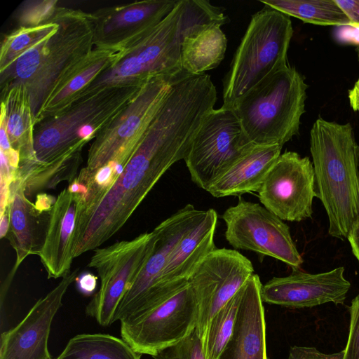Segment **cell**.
<instances>
[{"mask_svg":"<svg viewBox=\"0 0 359 359\" xmlns=\"http://www.w3.org/2000/svg\"><path fill=\"white\" fill-rule=\"evenodd\" d=\"M191 142L179 122L155 117L114 184L90 209L76 216L74 257L97 248L117 233L162 175L184 159Z\"/></svg>","mask_w":359,"mask_h":359,"instance_id":"obj_1","label":"cell"},{"mask_svg":"<svg viewBox=\"0 0 359 359\" xmlns=\"http://www.w3.org/2000/svg\"><path fill=\"white\" fill-rule=\"evenodd\" d=\"M228 22L223 8L206 0H180L146 36L121 50L119 59L96 78L76 99L103 88L142 86L159 76L185 72L180 50L184 37L199 26Z\"/></svg>","mask_w":359,"mask_h":359,"instance_id":"obj_2","label":"cell"},{"mask_svg":"<svg viewBox=\"0 0 359 359\" xmlns=\"http://www.w3.org/2000/svg\"><path fill=\"white\" fill-rule=\"evenodd\" d=\"M310 151L328 233L344 240L359 214V146L351 125L318 118L310 132Z\"/></svg>","mask_w":359,"mask_h":359,"instance_id":"obj_3","label":"cell"},{"mask_svg":"<svg viewBox=\"0 0 359 359\" xmlns=\"http://www.w3.org/2000/svg\"><path fill=\"white\" fill-rule=\"evenodd\" d=\"M53 18L57 30L0 73L1 90L17 84L26 87L34 118L60 76L94 46L89 13L58 6Z\"/></svg>","mask_w":359,"mask_h":359,"instance_id":"obj_4","label":"cell"},{"mask_svg":"<svg viewBox=\"0 0 359 359\" xmlns=\"http://www.w3.org/2000/svg\"><path fill=\"white\" fill-rule=\"evenodd\" d=\"M307 88L302 75L287 65L244 95L232 109L249 142L283 147L297 135Z\"/></svg>","mask_w":359,"mask_h":359,"instance_id":"obj_5","label":"cell"},{"mask_svg":"<svg viewBox=\"0 0 359 359\" xmlns=\"http://www.w3.org/2000/svg\"><path fill=\"white\" fill-rule=\"evenodd\" d=\"M290 16L264 6L255 13L223 81V105L233 108L250 90L287 65Z\"/></svg>","mask_w":359,"mask_h":359,"instance_id":"obj_6","label":"cell"},{"mask_svg":"<svg viewBox=\"0 0 359 359\" xmlns=\"http://www.w3.org/2000/svg\"><path fill=\"white\" fill-rule=\"evenodd\" d=\"M186 72L159 76L142 84L126 107L96 136L82 171L91 174L109 163L124 169L172 86Z\"/></svg>","mask_w":359,"mask_h":359,"instance_id":"obj_7","label":"cell"},{"mask_svg":"<svg viewBox=\"0 0 359 359\" xmlns=\"http://www.w3.org/2000/svg\"><path fill=\"white\" fill-rule=\"evenodd\" d=\"M254 146L232 108L212 109L195 134L184 161L191 180L208 189Z\"/></svg>","mask_w":359,"mask_h":359,"instance_id":"obj_8","label":"cell"},{"mask_svg":"<svg viewBox=\"0 0 359 359\" xmlns=\"http://www.w3.org/2000/svg\"><path fill=\"white\" fill-rule=\"evenodd\" d=\"M155 240L152 231L94 250L88 266L96 269L100 286L86 307L87 316L102 326L114 323L116 309L150 257Z\"/></svg>","mask_w":359,"mask_h":359,"instance_id":"obj_9","label":"cell"},{"mask_svg":"<svg viewBox=\"0 0 359 359\" xmlns=\"http://www.w3.org/2000/svg\"><path fill=\"white\" fill-rule=\"evenodd\" d=\"M198 318L197 300L188 283L150 310L121 320V335L136 352L153 356L190 334Z\"/></svg>","mask_w":359,"mask_h":359,"instance_id":"obj_10","label":"cell"},{"mask_svg":"<svg viewBox=\"0 0 359 359\" xmlns=\"http://www.w3.org/2000/svg\"><path fill=\"white\" fill-rule=\"evenodd\" d=\"M222 217L226 224V239L235 249L275 258L294 271L303 264L289 226L264 206L240 199Z\"/></svg>","mask_w":359,"mask_h":359,"instance_id":"obj_11","label":"cell"},{"mask_svg":"<svg viewBox=\"0 0 359 359\" xmlns=\"http://www.w3.org/2000/svg\"><path fill=\"white\" fill-rule=\"evenodd\" d=\"M203 212L187 204L153 230L156 238L153 251L124 294L116 309L114 323L140 315L162 302L159 298V285L170 254Z\"/></svg>","mask_w":359,"mask_h":359,"instance_id":"obj_12","label":"cell"},{"mask_svg":"<svg viewBox=\"0 0 359 359\" xmlns=\"http://www.w3.org/2000/svg\"><path fill=\"white\" fill-rule=\"evenodd\" d=\"M252 274L251 261L226 248H215L196 268L189 283L198 303L196 328L202 342L212 317Z\"/></svg>","mask_w":359,"mask_h":359,"instance_id":"obj_13","label":"cell"},{"mask_svg":"<svg viewBox=\"0 0 359 359\" xmlns=\"http://www.w3.org/2000/svg\"><path fill=\"white\" fill-rule=\"evenodd\" d=\"M258 196L262 205L283 221L311 217L316 193L309 158L294 151L280 154L267 172Z\"/></svg>","mask_w":359,"mask_h":359,"instance_id":"obj_14","label":"cell"},{"mask_svg":"<svg viewBox=\"0 0 359 359\" xmlns=\"http://www.w3.org/2000/svg\"><path fill=\"white\" fill-rule=\"evenodd\" d=\"M180 0H144L89 13L95 48L121 51L146 36Z\"/></svg>","mask_w":359,"mask_h":359,"instance_id":"obj_15","label":"cell"},{"mask_svg":"<svg viewBox=\"0 0 359 359\" xmlns=\"http://www.w3.org/2000/svg\"><path fill=\"white\" fill-rule=\"evenodd\" d=\"M79 271L76 268L63 277L51 291L34 304L16 326L1 333L0 359H54L48 346L51 324Z\"/></svg>","mask_w":359,"mask_h":359,"instance_id":"obj_16","label":"cell"},{"mask_svg":"<svg viewBox=\"0 0 359 359\" xmlns=\"http://www.w3.org/2000/svg\"><path fill=\"white\" fill-rule=\"evenodd\" d=\"M344 268L310 273L299 270L274 277L262 285L263 302L288 308H311L327 303L343 304L351 288Z\"/></svg>","mask_w":359,"mask_h":359,"instance_id":"obj_17","label":"cell"},{"mask_svg":"<svg viewBox=\"0 0 359 359\" xmlns=\"http://www.w3.org/2000/svg\"><path fill=\"white\" fill-rule=\"evenodd\" d=\"M217 213L212 208L203 210L201 216L182 236L170 254L162 273L159 298L164 301L188 283L201 261L213 250Z\"/></svg>","mask_w":359,"mask_h":359,"instance_id":"obj_18","label":"cell"},{"mask_svg":"<svg viewBox=\"0 0 359 359\" xmlns=\"http://www.w3.org/2000/svg\"><path fill=\"white\" fill-rule=\"evenodd\" d=\"M262 285L259 276L254 273L241 287L233 332L218 359H268Z\"/></svg>","mask_w":359,"mask_h":359,"instance_id":"obj_19","label":"cell"},{"mask_svg":"<svg viewBox=\"0 0 359 359\" xmlns=\"http://www.w3.org/2000/svg\"><path fill=\"white\" fill-rule=\"evenodd\" d=\"M76 207V194L67 187L58 194L50 208L43 244L38 254L48 278H63L71 272Z\"/></svg>","mask_w":359,"mask_h":359,"instance_id":"obj_20","label":"cell"},{"mask_svg":"<svg viewBox=\"0 0 359 359\" xmlns=\"http://www.w3.org/2000/svg\"><path fill=\"white\" fill-rule=\"evenodd\" d=\"M120 56L121 51L95 48L73 63L57 80L35 118L36 126L67 109Z\"/></svg>","mask_w":359,"mask_h":359,"instance_id":"obj_21","label":"cell"},{"mask_svg":"<svg viewBox=\"0 0 359 359\" xmlns=\"http://www.w3.org/2000/svg\"><path fill=\"white\" fill-rule=\"evenodd\" d=\"M50 210H40L30 201L18 180L11 182L6 236L16 255L11 276L27 256L38 255L43 244Z\"/></svg>","mask_w":359,"mask_h":359,"instance_id":"obj_22","label":"cell"},{"mask_svg":"<svg viewBox=\"0 0 359 359\" xmlns=\"http://www.w3.org/2000/svg\"><path fill=\"white\" fill-rule=\"evenodd\" d=\"M281 146H254L207 191L216 198L259 192L265 177L281 154Z\"/></svg>","mask_w":359,"mask_h":359,"instance_id":"obj_23","label":"cell"},{"mask_svg":"<svg viewBox=\"0 0 359 359\" xmlns=\"http://www.w3.org/2000/svg\"><path fill=\"white\" fill-rule=\"evenodd\" d=\"M1 117L6 123V133L13 149L19 152L20 161L34 154L35 118L26 87L17 84L3 90Z\"/></svg>","mask_w":359,"mask_h":359,"instance_id":"obj_24","label":"cell"},{"mask_svg":"<svg viewBox=\"0 0 359 359\" xmlns=\"http://www.w3.org/2000/svg\"><path fill=\"white\" fill-rule=\"evenodd\" d=\"M221 24H206L187 34L181 43L182 69L191 76L204 74L223 60L227 39Z\"/></svg>","mask_w":359,"mask_h":359,"instance_id":"obj_25","label":"cell"},{"mask_svg":"<svg viewBox=\"0 0 359 359\" xmlns=\"http://www.w3.org/2000/svg\"><path fill=\"white\" fill-rule=\"evenodd\" d=\"M122 338L106 334H80L69 340L57 359H140Z\"/></svg>","mask_w":359,"mask_h":359,"instance_id":"obj_26","label":"cell"},{"mask_svg":"<svg viewBox=\"0 0 359 359\" xmlns=\"http://www.w3.org/2000/svg\"><path fill=\"white\" fill-rule=\"evenodd\" d=\"M265 6L304 22L318 25H351L334 0H260Z\"/></svg>","mask_w":359,"mask_h":359,"instance_id":"obj_27","label":"cell"},{"mask_svg":"<svg viewBox=\"0 0 359 359\" xmlns=\"http://www.w3.org/2000/svg\"><path fill=\"white\" fill-rule=\"evenodd\" d=\"M57 29L58 24L52 17L44 24L36 27H19L5 36L0 49V73L32 47L53 35Z\"/></svg>","mask_w":359,"mask_h":359,"instance_id":"obj_28","label":"cell"},{"mask_svg":"<svg viewBox=\"0 0 359 359\" xmlns=\"http://www.w3.org/2000/svg\"><path fill=\"white\" fill-rule=\"evenodd\" d=\"M241 297L240 288L212 317L203 341L205 359H218L229 340L236 320Z\"/></svg>","mask_w":359,"mask_h":359,"instance_id":"obj_29","label":"cell"},{"mask_svg":"<svg viewBox=\"0 0 359 359\" xmlns=\"http://www.w3.org/2000/svg\"><path fill=\"white\" fill-rule=\"evenodd\" d=\"M57 0L27 1L20 6L17 20L20 27H36L51 20L58 6Z\"/></svg>","mask_w":359,"mask_h":359,"instance_id":"obj_30","label":"cell"},{"mask_svg":"<svg viewBox=\"0 0 359 359\" xmlns=\"http://www.w3.org/2000/svg\"><path fill=\"white\" fill-rule=\"evenodd\" d=\"M152 357L154 359H205L196 327L180 341L159 351Z\"/></svg>","mask_w":359,"mask_h":359,"instance_id":"obj_31","label":"cell"},{"mask_svg":"<svg viewBox=\"0 0 359 359\" xmlns=\"http://www.w3.org/2000/svg\"><path fill=\"white\" fill-rule=\"evenodd\" d=\"M347 342L342 359H359V294L352 299Z\"/></svg>","mask_w":359,"mask_h":359,"instance_id":"obj_32","label":"cell"},{"mask_svg":"<svg viewBox=\"0 0 359 359\" xmlns=\"http://www.w3.org/2000/svg\"><path fill=\"white\" fill-rule=\"evenodd\" d=\"M344 350L334 353L320 352L315 347L292 346L287 359H342Z\"/></svg>","mask_w":359,"mask_h":359,"instance_id":"obj_33","label":"cell"},{"mask_svg":"<svg viewBox=\"0 0 359 359\" xmlns=\"http://www.w3.org/2000/svg\"><path fill=\"white\" fill-rule=\"evenodd\" d=\"M348 18L351 26L359 27V0H334Z\"/></svg>","mask_w":359,"mask_h":359,"instance_id":"obj_34","label":"cell"},{"mask_svg":"<svg viewBox=\"0 0 359 359\" xmlns=\"http://www.w3.org/2000/svg\"><path fill=\"white\" fill-rule=\"evenodd\" d=\"M97 278L90 272H83L77 276L76 283L80 292L84 295L92 294L96 288Z\"/></svg>","mask_w":359,"mask_h":359,"instance_id":"obj_35","label":"cell"},{"mask_svg":"<svg viewBox=\"0 0 359 359\" xmlns=\"http://www.w3.org/2000/svg\"><path fill=\"white\" fill-rule=\"evenodd\" d=\"M346 238L350 243L353 255L359 262V214L353 222Z\"/></svg>","mask_w":359,"mask_h":359,"instance_id":"obj_36","label":"cell"},{"mask_svg":"<svg viewBox=\"0 0 359 359\" xmlns=\"http://www.w3.org/2000/svg\"><path fill=\"white\" fill-rule=\"evenodd\" d=\"M348 100L351 108L359 111V79L353 87L348 90Z\"/></svg>","mask_w":359,"mask_h":359,"instance_id":"obj_37","label":"cell"},{"mask_svg":"<svg viewBox=\"0 0 359 359\" xmlns=\"http://www.w3.org/2000/svg\"><path fill=\"white\" fill-rule=\"evenodd\" d=\"M0 237L3 238L4 236L6 237V233L8 230V212L7 211L0 217Z\"/></svg>","mask_w":359,"mask_h":359,"instance_id":"obj_38","label":"cell"},{"mask_svg":"<svg viewBox=\"0 0 359 359\" xmlns=\"http://www.w3.org/2000/svg\"><path fill=\"white\" fill-rule=\"evenodd\" d=\"M356 51L358 53V61H359V46L357 48Z\"/></svg>","mask_w":359,"mask_h":359,"instance_id":"obj_39","label":"cell"},{"mask_svg":"<svg viewBox=\"0 0 359 359\" xmlns=\"http://www.w3.org/2000/svg\"><path fill=\"white\" fill-rule=\"evenodd\" d=\"M54 359H57V358H54Z\"/></svg>","mask_w":359,"mask_h":359,"instance_id":"obj_40","label":"cell"}]
</instances>
